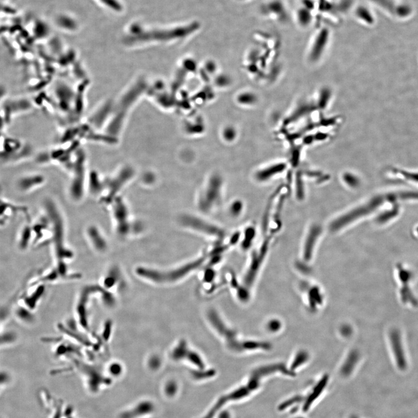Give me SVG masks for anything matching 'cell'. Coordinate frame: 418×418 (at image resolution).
<instances>
[{"mask_svg":"<svg viewBox=\"0 0 418 418\" xmlns=\"http://www.w3.org/2000/svg\"><path fill=\"white\" fill-rule=\"evenodd\" d=\"M239 237H240L239 233V232L236 233L235 234L233 235V236H232V238H231V241H230V242H231L232 245H234L235 243H236L238 241V240L239 239Z\"/></svg>","mask_w":418,"mask_h":418,"instance_id":"15","label":"cell"},{"mask_svg":"<svg viewBox=\"0 0 418 418\" xmlns=\"http://www.w3.org/2000/svg\"><path fill=\"white\" fill-rule=\"evenodd\" d=\"M208 317L213 327L225 338L227 345L231 350L235 351H243L257 349L259 348H266V344L258 343V342L239 341L237 338L235 332L227 327L215 311H210Z\"/></svg>","mask_w":418,"mask_h":418,"instance_id":"1","label":"cell"},{"mask_svg":"<svg viewBox=\"0 0 418 418\" xmlns=\"http://www.w3.org/2000/svg\"><path fill=\"white\" fill-rule=\"evenodd\" d=\"M1 317H0V326H1Z\"/></svg>","mask_w":418,"mask_h":418,"instance_id":"16","label":"cell"},{"mask_svg":"<svg viewBox=\"0 0 418 418\" xmlns=\"http://www.w3.org/2000/svg\"><path fill=\"white\" fill-rule=\"evenodd\" d=\"M16 339L15 334L12 332L0 334V347L14 343Z\"/></svg>","mask_w":418,"mask_h":418,"instance_id":"11","label":"cell"},{"mask_svg":"<svg viewBox=\"0 0 418 418\" xmlns=\"http://www.w3.org/2000/svg\"><path fill=\"white\" fill-rule=\"evenodd\" d=\"M214 274H214V272H213V271L210 270V269H208V271H207L205 273V280H206L207 281H211L212 278H213Z\"/></svg>","mask_w":418,"mask_h":418,"instance_id":"14","label":"cell"},{"mask_svg":"<svg viewBox=\"0 0 418 418\" xmlns=\"http://www.w3.org/2000/svg\"><path fill=\"white\" fill-rule=\"evenodd\" d=\"M44 182L43 178L38 175H26L18 180L17 187L19 191L29 193L40 186Z\"/></svg>","mask_w":418,"mask_h":418,"instance_id":"7","label":"cell"},{"mask_svg":"<svg viewBox=\"0 0 418 418\" xmlns=\"http://www.w3.org/2000/svg\"><path fill=\"white\" fill-rule=\"evenodd\" d=\"M180 223L187 228L213 238L223 239L226 235L220 227L195 216L184 215L180 219Z\"/></svg>","mask_w":418,"mask_h":418,"instance_id":"4","label":"cell"},{"mask_svg":"<svg viewBox=\"0 0 418 418\" xmlns=\"http://www.w3.org/2000/svg\"><path fill=\"white\" fill-rule=\"evenodd\" d=\"M14 315L16 319L22 323H31L33 320V316L29 308L25 306L19 304L14 310Z\"/></svg>","mask_w":418,"mask_h":418,"instance_id":"9","label":"cell"},{"mask_svg":"<svg viewBox=\"0 0 418 418\" xmlns=\"http://www.w3.org/2000/svg\"><path fill=\"white\" fill-rule=\"evenodd\" d=\"M172 357L175 360L183 359L187 358L192 363L200 368H203L204 364L199 356L195 352L190 351L187 347V344L184 341L181 342L177 347L175 348L172 353Z\"/></svg>","mask_w":418,"mask_h":418,"instance_id":"6","label":"cell"},{"mask_svg":"<svg viewBox=\"0 0 418 418\" xmlns=\"http://www.w3.org/2000/svg\"><path fill=\"white\" fill-rule=\"evenodd\" d=\"M206 257L203 256L191 262L187 263L179 267L168 271L152 270L151 269H140L139 273L153 281L160 282H174L184 277L190 272L198 268L206 261Z\"/></svg>","mask_w":418,"mask_h":418,"instance_id":"2","label":"cell"},{"mask_svg":"<svg viewBox=\"0 0 418 418\" xmlns=\"http://www.w3.org/2000/svg\"><path fill=\"white\" fill-rule=\"evenodd\" d=\"M243 209V203L240 200L233 201L229 207V212L233 217H238L241 215Z\"/></svg>","mask_w":418,"mask_h":418,"instance_id":"12","label":"cell"},{"mask_svg":"<svg viewBox=\"0 0 418 418\" xmlns=\"http://www.w3.org/2000/svg\"><path fill=\"white\" fill-rule=\"evenodd\" d=\"M19 214L28 215L24 206L16 205L0 197V227L7 225L13 217Z\"/></svg>","mask_w":418,"mask_h":418,"instance_id":"5","label":"cell"},{"mask_svg":"<svg viewBox=\"0 0 418 418\" xmlns=\"http://www.w3.org/2000/svg\"><path fill=\"white\" fill-rule=\"evenodd\" d=\"M285 169L284 164H276L259 170L255 174V177L259 182H265L280 173Z\"/></svg>","mask_w":418,"mask_h":418,"instance_id":"8","label":"cell"},{"mask_svg":"<svg viewBox=\"0 0 418 418\" xmlns=\"http://www.w3.org/2000/svg\"><path fill=\"white\" fill-rule=\"evenodd\" d=\"M101 1L115 10H119L121 8L120 4L116 0H101Z\"/></svg>","mask_w":418,"mask_h":418,"instance_id":"13","label":"cell"},{"mask_svg":"<svg viewBox=\"0 0 418 418\" xmlns=\"http://www.w3.org/2000/svg\"><path fill=\"white\" fill-rule=\"evenodd\" d=\"M223 187L221 176L215 174L210 176L197 201L200 211L209 213L218 205L222 198Z\"/></svg>","mask_w":418,"mask_h":418,"instance_id":"3","label":"cell"},{"mask_svg":"<svg viewBox=\"0 0 418 418\" xmlns=\"http://www.w3.org/2000/svg\"><path fill=\"white\" fill-rule=\"evenodd\" d=\"M256 232L253 227H248L245 231L244 238L242 242V248L244 250L248 249L252 245L253 239L255 238Z\"/></svg>","mask_w":418,"mask_h":418,"instance_id":"10","label":"cell"}]
</instances>
